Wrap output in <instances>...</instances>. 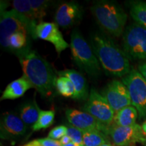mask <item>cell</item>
I'll return each mask as SVG.
<instances>
[{
	"mask_svg": "<svg viewBox=\"0 0 146 146\" xmlns=\"http://www.w3.org/2000/svg\"><path fill=\"white\" fill-rule=\"evenodd\" d=\"M23 76L42 96L52 94L55 87L56 76L50 63L30 47L17 51Z\"/></svg>",
	"mask_w": 146,
	"mask_h": 146,
	"instance_id": "cell-1",
	"label": "cell"
},
{
	"mask_svg": "<svg viewBox=\"0 0 146 146\" xmlns=\"http://www.w3.org/2000/svg\"><path fill=\"white\" fill-rule=\"evenodd\" d=\"M91 43L100 65L107 75L123 78L130 72L129 58L109 36L95 33L91 36Z\"/></svg>",
	"mask_w": 146,
	"mask_h": 146,
	"instance_id": "cell-2",
	"label": "cell"
},
{
	"mask_svg": "<svg viewBox=\"0 0 146 146\" xmlns=\"http://www.w3.org/2000/svg\"><path fill=\"white\" fill-rule=\"evenodd\" d=\"M91 13L98 23L112 36L118 37L124 31L127 15L116 3L99 1L91 7Z\"/></svg>",
	"mask_w": 146,
	"mask_h": 146,
	"instance_id": "cell-3",
	"label": "cell"
},
{
	"mask_svg": "<svg viewBox=\"0 0 146 146\" xmlns=\"http://www.w3.org/2000/svg\"><path fill=\"white\" fill-rule=\"evenodd\" d=\"M70 47L72 59L83 72L93 77L101 74V65L91 45L87 43L78 29L71 33Z\"/></svg>",
	"mask_w": 146,
	"mask_h": 146,
	"instance_id": "cell-4",
	"label": "cell"
},
{
	"mask_svg": "<svg viewBox=\"0 0 146 146\" xmlns=\"http://www.w3.org/2000/svg\"><path fill=\"white\" fill-rule=\"evenodd\" d=\"M0 19V43L5 48H9V37L16 33H24L29 37L36 39L35 29L38 24L31 22L13 8L6 10L5 3H1Z\"/></svg>",
	"mask_w": 146,
	"mask_h": 146,
	"instance_id": "cell-5",
	"label": "cell"
},
{
	"mask_svg": "<svg viewBox=\"0 0 146 146\" xmlns=\"http://www.w3.org/2000/svg\"><path fill=\"white\" fill-rule=\"evenodd\" d=\"M123 50L134 60L146 59V29L137 23L131 24L123 34Z\"/></svg>",
	"mask_w": 146,
	"mask_h": 146,
	"instance_id": "cell-6",
	"label": "cell"
},
{
	"mask_svg": "<svg viewBox=\"0 0 146 146\" xmlns=\"http://www.w3.org/2000/svg\"><path fill=\"white\" fill-rule=\"evenodd\" d=\"M129 90L131 104L137 110L140 118L146 117V81L139 71L131 69L122 78Z\"/></svg>",
	"mask_w": 146,
	"mask_h": 146,
	"instance_id": "cell-7",
	"label": "cell"
},
{
	"mask_svg": "<svg viewBox=\"0 0 146 146\" xmlns=\"http://www.w3.org/2000/svg\"><path fill=\"white\" fill-rule=\"evenodd\" d=\"M83 111L89 113L100 123L110 127L112 125L115 112L103 95L99 94L94 88H91Z\"/></svg>",
	"mask_w": 146,
	"mask_h": 146,
	"instance_id": "cell-8",
	"label": "cell"
},
{
	"mask_svg": "<svg viewBox=\"0 0 146 146\" xmlns=\"http://www.w3.org/2000/svg\"><path fill=\"white\" fill-rule=\"evenodd\" d=\"M114 145L117 146H133L137 143H145L141 126L138 124L130 127H118L111 125L108 133Z\"/></svg>",
	"mask_w": 146,
	"mask_h": 146,
	"instance_id": "cell-9",
	"label": "cell"
},
{
	"mask_svg": "<svg viewBox=\"0 0 146 146\" xmlns=\"http://www.w3.org/2000/svg\"><path fill=\"white\" fill-rule=\"evenodd\" d=\"M102 95L116 113L124 108L132 105L127 87L123 82L118 80L110 82Z\"/></svg>",
	"mask_w": 146,
	"mask_h": 146,
	"instance_id": "cell-10",
	"label": "cell"
},
{
	"mask_svg": "<svg viewBox=\"0 0 146 146\" xmlns=\"http://www.w3.org/2000/svg\"><path fill=\"white\" fill-rule=\"evenodd\" d=\"M66 116L69 123L82 131H99L108 135L110 127L96 119L94 116L84 111L68 108L66 110Z\"/></svg>",
	"mask_w": 146,
	"mask_h": 146,
	"instance_id": "cell-11",
	"label": "cell"
},
{
	"mask_svg": "<svg viewBox=\"0 0 146 146\" xmlns=\"http://www.w3.org/2000/svg\"><path fill=\"white\" fill-rule=\"evenodd\" d=\"M35 35L36 39L39 38L52 43L58 55L70 47L64 39L58 25L54 23L40 22L36 27Z\"/></svg>",
	"mask_w": 146,
	"mask_h": 146,
	"instance_id": "cell-12",
	"label": "cell"
},
{
	"mask_svg": "<svg viewBox=\"0 0 146 146\" xmlns=\"http://www.w3.org/2000/svg\"><path fill=\"white\" fill-rule=\"evenodd\" d=\"M0 130L1 139L14 140L25 135L27 128L20 116L12 112H5L1 116Z\"/></svg>",
	"mask_w": 146,
	"mask_h": 146,
	"instance_id": "cell-13",
	"label": "cell"
},
{
	"mask_svg": "<svg viewBox=\"0 0 146 146\" xmlns=\"http://www.w3.org/2000/svg\"><path fill=\"white\" fill-rule=\"evenodd\" d=\"M82 17V9L78 3L69 1L58 7L55 14V21L58 27L67 29L72 27Z\"/></svg>",
	"mask_w": 146,
	"mask_h": 146,
	"instance_id": "cell-14",
	"label": "cell"
},
{
	"mask_svg": "<svg viewBox=\"0 0 146 146\" xmlns=\"http://www.w3.org/2000/svg\"><path fill=\"white\" fill-rule=\"evenodd\" d=\"M59 76H64L70 78L75 89V94L72 99L78 101L87 100L89 89L86 78L83 74L75 70H64L57 72Z\"/></svg>",
	"mask_w": 146,
	"mask_h": 146,
	"instance_id": "cell-15",
	"label": "cell"
},
{
	"mask_svg": "<svg viewBox=\"0 0 146 146\" xmlns=\"http://www.w3.org/2000/svg\"><path fill=\"white\" fill-rule=\"evenodd\" d=\"M33 88L31 84L25 76L14 80L9 83L3 91L1 97V101L6 100H15L25 95L29 89Z\"/></svg>",
	"mask_w": 146,
	"mask_h": 146,
	"instance_id": "cell-16",
	"label": "cell"
},
{
	"mask_svg": "<svg viewBox=\"0 0 146 146\" xmlns=\"http://www.w3.org/2000/svg\"><path fill=\"white\" fill-rule=\"evenodd\" d=\"M138 117V112L133 106H129L124 108L115 114L114 120V125L118 127H130L136 124Z\"/></svg>",
	"mask_w": 146,
	"mask_h": 146,
	"instance_id": "cell-17",
	"label": "cell"
},
{
	"mask_svg": "<svg viewBox=\"0 0 146 146\" xmlns=\"http://www.w3.org/2000/svg\"><path fill=\"white\" fill-rule=\"evenodd\" d=\"M40 111L35 100L26 102L20 108V117L27 125H33L37 121Z\"/></svg>",
	"mask_w": 146,
	"mask_h": 146,
	"instance_id": "cell-18",
	"label": "cell"
},
{
	"mask_svg": "<svg viewBox=\"0 0 146 146\" xmlns=\"http://www.w3.org/2000/svg\"><path fill=\"white\" fill-rule=\"evenodd\" d=\"M84 146H101L108 143L107 135L99 131H88L83 132Z\"/></svg>",
	"mask_w": 146,
	"mask_h": 146,
	"instance_id": "cell-19",
	"label": "cell"
},
{
	"mask_svg": "<svg viewBox=\"0 0 146 146\" xmlns=\"http://www.w3.org/2000/svg\"><path fill=\"white\" fill-rule=\"evenodd\" d=\"M55 87L61 96L66 98H74L75 89L71 80L66 76H59L56 78Z\"/></svg>",
	"mask_w": 146,
	"mask_h": 146,
	"instance_id": "cell-20",
	"label": "cell"
},
{
	"mask_svg": "<svg viewBox=\"0 0 146 146\" xmlns=\"http://www.w3.org/2000/svg\"><path fill=\"white\" fill-rule=\"evenodd\" d=\"M130 14L133 19L139 25L146 29V3L143 1H133L131 3Z\"/></svg>",
	"mask_w": 146,
	"mask_h": 146,
	"instance_id": "cell-21",
	"label": "cell"
},
{
	"mask_svg": "<svg viewBox=\"0 0 146 146\" xmlns=\"http://www.w3.org/2000/svg\"><path fill=\"white\" fill-rule=\"evenodd\" d=\"M12 7L14 10L25 16L31 22L37 24L35 18L30 0H14L12 1Z\"/></svg>",
	"mask_w": 146,
	"mask_h": 146,
	"instance_id": "cell-22",
	"label": "cell"
},
{
	"mask_svg": "<svg viewBox=\"0 0 146 146\" xmlns=\"http://www.w3.org/2000/svg\"><path fill=\"white\" fill-rule=\"evenodd\" d=\"M30 37L24 33L18 32L12 35L8 39V47L15 52L23 50L29 47Z\"/></svg>",
	"mask_w": 146,
	"mask_h": 146,
	"instance_id": "cell-23",
	"label": "cell"
},
{
	"mask_svg": "<svg viewBox=\"0 0 146 146\" xmlns=\"http://www.w3.org/2000/svg\"><path fill=\"white\" fill-rule=\"evenodd\" d=\"M55 112L54 110H41L37 121L32 126L33 131L45 129L50 127L54 123Z\"/></svg>",
	"mask_w": 146,
	"mask_h": 146,
	"instance_id": "cell-24",
	"label": "cell"
},
{
	"mask_svg": "<svg viewBox=\"0 0 146 146\" xmlns=\"http://www.w3.org/2000/svg\"><path fill=\"white\" fill-rule=\"evenodd\" d=\"M36 21L42 20L46 16V10L50 4V1L45 0H30Z\"/></svg>",
	"mask_w": 146,
	"mask_h": 146,
	"instance_id": "cell-25",
	"label": "cell"
},
{
	"mask_svg": "<svg viewBox=\"0 0 146 146\" xmlns=\"http://www.w3.org/2000/svg\"><path fill=\"white\" fill-rule=\"evenodd\" d=\"M66 135L70 138L71 141L73 142V143L78 144V145H84L83 139V131L81 130L70 125L67 126Z\"/></svg>",
	"mask_w": 146,
	"mask_h": 146,
	"instance_id": "cell-26",
	"label": "cell"
},
{
	"mask_svg": "<svg viewBox=\"0 0 146 146\" xmlns=\"http://www.w3.org/2000/svg\"><path fill=\"white\" fill-rule=\"evenodd\" d=\"M67 127L64 125H60L54 127L50 131L48 134V137L54 140L61 139L64 136L66 135Z\"/></svg>",
	"mask_w": 146,
	"mask_h": 146,
	"instance_id": "cell-27",
	"label": "cell"
},
{
	"mask_svg": "<svg viewBox=\"0 0 146 146\" xmlns=\"http://www.w3.org/2000/svg\"><path fill=\"white\" fill-rule=\"evenodd\" d=\"M38 139L43 146H62L60 141L54 140L49 137Z\"/></svg>",
	"mask_w": 146,
	"mask_h": 146,
	"instance_id": "cell-28",
	"label": "cell"
},
{
	"mask_svg": "<svg viewBox=\"0 0 146 146\" xmlns=\"http://www.w3.org/2000/svg\"><path fill=\"white\" fill-rule=\"evenodd\" d=\"M139 71L146 81V62L142 64L139 66Z\"/></svg>",
	"mask_w": 146,
	"mask_h": 146,
	"instance_id": "cell-29",
	"label": "cell"
},
{
	"mask_svg": "<svg viewBox=\"0 0 146 146\" xmlns=\"http://www.w3.org/2000/svg\"><path fill=\"white\" fill-rule=\"evenodd\" d=\"M60 143L62 144V145H66V144H68L69 143H70V142L72 141H71L70 138L67 135H66L64 136L60 140Z\"/></svg>",
	"mask_w": 146,
	"mask_h": 146,
	"instance_id": "cell-30",
	"label": "cell"
},
{
	"mask_svg": "<svg viewBox=\"0 0 146 146\" xmlns=\"http://www.w3.org/2000/svg\"><path fill=\"white\" fill-rule=\"evenodd\" d=\"M21 146H43L40 143L39 139H35Z\"/></svg>",
	"mask_w": 146,
	"mask_h": 146,
	"instance_id": "cell-31",
	"label": "cell"
},
{
	"mask_svg": "<svg viewBox=\"0 0 146 146\" xmlns=\"http://www.w3.org/2000/svg\"><path fill=\"white\" fill-rule=\"evenodd\" d=\"M141 129H142V131H143V133L144 134V135L146 137V120L144 123L142 124L141 125Z\"/></svg>",
	"mask_w": 146,
	"mask_h": 146,
	"instance_id": "cell-32",
	"label": "cell"
},
{
	"mask_svg": "<svg viewBox=\"0 0 146 146\" xmlns=\"http://www.w3.org/2000/svg\"><path fill=\"white\" fill-rule=\"evenodd\" d=\"M62 146H84V145H78V144L74 143L73 142H70L68 144H66V145H64Z\"/></svg>",
	"mask_w": 146,
	"mask_h": 146,
	"instance_id": "cell-33",
	"label": "cell"
},
{
	"mask_svg": "<svg viewBox=\"0 0 146 146\" xmlns=\"http://www.w3.org/2000/svg\"><path fill=\"white\" fill-rule=\"evenodd\" d=\"M101 146H117V145H114V144H110V143H107L103 144V145H102Z\"/></svg>",
	"mask_w": 146,
	"mask_h": 146,
	"instance_id": "cell-34",
	"label": "cell"
},
{
	"mask_svg": "<svg viewBox=\"0 0 146 146\" xmlns=\"http://www.w3.org/2000/svg\"><path fill=\"white\" fill-rule=\"evenodd\" d=\"M145 146H146V142H145Z\"/></svg>",
	"mask_w": 146,
	"mask_h": 146,
	"instance_id": "cell-35",
	"label": "cell"
}]
</instances>
